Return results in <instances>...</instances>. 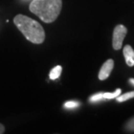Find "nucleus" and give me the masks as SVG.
<instances>
[{
  "label": "nucleus",
  "mask_w": 134,
  "mask_h": 134,
  "mask_svg": "<svg viewBox=\"0 0 134 134\" xmlns=\"http://www.w3.org/2000/svg\"><path fill=\"white\" fill-rule=\"evenodd\" d=\"M114 62L112 59H108L102 65L99 72H98V79L100 80H105L110 76L111 72L113 69Z\"/></svg>",
  "instance_id": "4"
},
{
  "label": "nucleus",
  "mask_w": 134,
  "mask_h": 134,
  "mask_svg": "<svg viewBox=\"0 0 134 134\" xmlns=\"http://www.w3.org/2000/svg\"><path fill=\"white\" fill-rule=\"evenodd\" d=\"M62 9V0H32L30 10L44 23L57 19Z\"/></svg>",
  "instance_id": "2"
},
{
  "label": "nucleus",
  "mask_w": 134,
  "mask_h": 134,
  "mask_svg": "<svg viewBox=\"0 0 134 134\" xmlns=\"http://www.w3.org/2000/svg\"><path fill=\"white\" fill-rule=\"evenodd\" d=\"M127 34V29L122 25H117L114 29L112 37V46L115 50H119L122 47L123 41Z\"/></svg>",
  "instance_id": "3"
},
{
  "label": "nucleus",
  "mask_w": 134,
  "mask_h": 134,
  "mask_svg": "<svg viewBox=\"0 0 134 134\" xmlns=\"http://www.w3.org/2000/svg\"><path fill=\"white\" fill-rule=\"evenodd\" d=\"M125 128L127 131H129V132H134V117L126 122V124L125 125Z\"/></svg>",
  "instance_id": "11"
},
{
  "label": "nucleus",
  "mask_w": 134,
  "mask_h": 134,
  "mask_svg": "<svg viewBox=\"0 0 134 134\" xmlns=\"http://www.w3.org/2000/svg\"><path fill=\"white\" fill-rule=\"evenodd\" d=\"M103 99H105L104 98V92H98L96 93V94L92 95V97L89 98V101L92 102V103H98V102H100Z\"/></svg>",
  "instance_id": "9"
},
{
  "label": "nucleus",
  "mask_w": 134,
  "mask_h": 134,
  "mask_svg": "<svg viewBox=\"0 0 134 134\" xmlns=\"http://www.w3.org/2000/svg\"><path fill=\"white\" fill-rule=\"evenodd\" d=\"M134 98V91L133 92H126L123 95H119V97H117V101L118 102H124V101H126V100H129L131 98Z\"/></svg>",
  "instance_id": "7"
},
{
  "label": "nucleus",
  "mask_w": 134,
  "mask_h": 134,
  "mask_svg": "<svg viewBox=\"0 0 134 134\" xmlns=\"http://www.w3.org/2000/svg\"><path fill=\"white\" fill-rule=\"evenodd\" d=\"M61 71H62V67L60 65H58L54 67L52 71L50 72V79H52V80H55L59 77L60 74H61Z\"/></svg>",
  "instance_id": "6"
},
{
  "label": "nucleus",
  "mask_w": 134,
  "mask_h": 134,
  "mask_svg": "<svg viewBox=\"0 0 134 134\" xmlns=\"http://www.w3.org/2000/svg\"><path fill=\"white\" fill-rule=\"evenodd\" d=\"M14 24L30 42L38 44L44 41V31L41 25L36 20L24 15H17L14 18Z\"/></svg>",
  "instance_id": "1"
},
{
  "label": "nucleus",
  "mask_w": 134,
  "mask_h": 134,
  "mask_svg": "<svg viewBox=\"0 0 134 134\" xmlns=\"http://www.w3.org/2000/svg\"><path fill=\"white\" fill-rule=\"evenodd\" d=\"M123 54L125 58L127 65L132 67L134 65V51L131 45H125L123 50Z\"/></svg>",
  "instance_id": "5"
},
{
  "label": "nucleus",
  "mask_w": 134,
  "mask_h": 134,
  "mask_svg": "<svg viewBox=\"0 0 134 134\" xmlns=\"http://www.w3.org/2000/svg\"><path fill=\"white\" fill-rule=\"evenodd\" d=\"M79 106V103L77 101H68L64 105L65 109H75Z\"/></svg>",
  "instance_id": "10"
},
{
  "label": "nucleus",
  "mask_w": 134,
  "mask_h": 134,
  "mask_svg": "<svg viewBox=\"0 0 134 134\" xmlns=\"http://www.w3.org/2000/svg\"><path fill=\"white\" fill-rule=\"evenodd\" d=\"M121 94V90L117 89L114 92H104V98L105 99H112V98H116L117 97Z\"/></svg>",
  "instance_id": "8"
},
{
  "label": "nucleus",
  "mask_w": 134,
  "mask_h": 134,
  "mask_svg": "<svg viewBox=\"0 0 134 134\" xmlns=\"http://www.w3.org/2000/svg\"><path fill=\"white\" fill-rule=\"evenodd\" d=\"M129 82H130L132 85H134V79H129Z\"/></svg>",
  "instance_id": "13"
},
{
  "label": "nucleus",
  "mask_w": 134,
  "mask_h": 134,
  "mask_svg": "<svg viewBox=\"0 0 134 134\" xmlns=\"http://www.w3.org/2000/svg\"></svg>",
  "instance_id": "14"
},
{
  "label": "nucleus",
  "mask_w": 134,
  "mask_h": 134,
  "mask_svg": "<svg viewBox=\"0 0 134 134\" xmlns=\"http://www.w3.org/2000/svg\"><path fill=\"white\" fill-rule=\"evenodd\" d=\"M4 126L2 124H0V134H2V133H4Z\"/></svg>",
  "instance_id": "12"
}]
</instances>
